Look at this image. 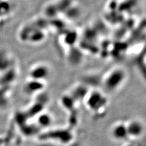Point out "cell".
<instances>
[{
  "label": "cell",
  "instance_id": "obj_1",
  "mask_svg": "<svg viewBox=\"0 0 146 146\" xmlns=\"http://www.w3.org/2000/svg\"><path fill=\"white\" fill-rule=\"evenodd\" d=\"M126 77V73L120 68H116L109 71L104 79L106 88L111 91L117 90L122 85Z\"/></svg>",
  "mask_w": 146,
  "mask_h": 146
},
{
  "label": "cell",
  "instance_id": "obj_2",
  "mask_svg": "<svg viewBox=\"0 0 146 146\" xmlns=\"http://www.w3.org/2000/svg\"><path fill=\"white\" fill-rule=\"evenodd\" d=\"M112 133L114 137L118 139L124 138L125 136L127 135V126L123 124H116L113 127Z\"/></svg>",
  "mask_w": 146,
  "mask_h": 146
}]
</instances>
